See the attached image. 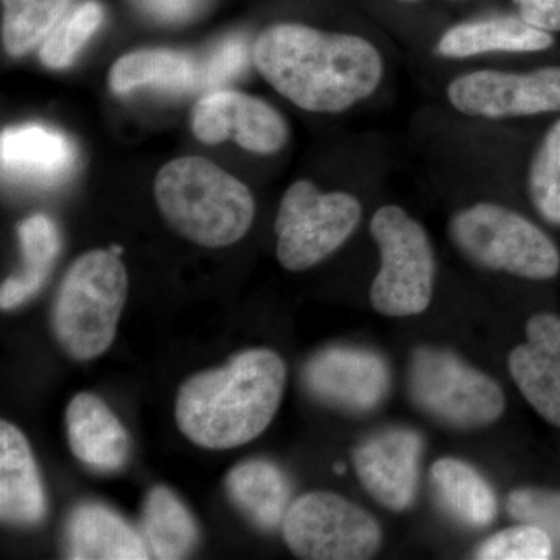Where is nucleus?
I'll return each mask as SVG.
<instances>
[{"label": "nucleus", "mask_w": 560, "mask_h": 560, "mask_svg": "<svg viewBox=\"0 0 560 560\" xmlns=\"http://www.w3.org/2000/svg\"><path fill=\"white\" fill-rule=\"evenodd\" d=\"M253 60L282 97L316 114L342 113L366 101L385 77V58L370 39L287 22L257 36Z\"/></svg>", "instance_id": "1"}, {"label": "nucleus", "mask_w": 560, "mask_h": 560, "mask_svg": "<svg viewBox=\"0 0 560 560\" xmlns=\"http://www.w3.org/2000/svg\"><path fill=\"white\" fill-rule=\"evenodd\" d=\"M287 368L270 349L237 353L220 370L194 375L176 397V423L195 445L228 451L259 438L275 419Z\"/></svg>", "instance_id": "2"}, {"label": "nucleus", "mask_w": 560, "mask_h": 560, "mask_svg": "<svg viewBox=\"0 0 560 560\" xmlns=\"http://www.w3.org/2000/svg\"><path fill=\"white\" fill-rule=\"evenodd\" d=\"M154 198L173 230L206 248L241 241L256 215L248 187L200 156L165 164L154 179Z\"/></svg>", "instance_id": "3"}, {"label": "nucleus", "mask_w": 560, "mask_h": 560, "mask_svg": "<svg viewBox=\"0 0 560 560\" xmlns=\"http://www.w3.org/2000/svg\"><path fill=\"white\" fill-rule=\"evenodd\" d=\"M127 294V270L113 250H90L70 265L51 307V329L70 359H97L109 349Z\"/></svg>", "instance_id": "4"}, {"label": "nucleus", "mask_w": 560, "mask_h": 560, "mask_svg": "<svg viewBox=\"0 0 560 560\" xmlns=\"http://www.w3.org/2000/svg\"><path fill=\"white\" fill-rule=\"evenodd\" d=\"M452 241L482 268L518 278L548 280L560 271V250L533 221L497 202L459 210L451 221Z\"/></svg>", "instance_id": "5"}, {"label": "nucleus", "mask_w": 560, "mask_h": 560, "mask_svg": "<svg viewBox=\"0 0 560 560\" xmlns=\"http://www.w3.org/2000/svg\"><path fill=\"white\" fill-rule=\"evenodd\" d=\"M371 234L381 250V270L371 287L372 307L396 318L425 312L436 271L425 228L400 206L386 205L372 215Z\"/></svg>", "instance_id": "6"}, {"label": "nucleus", "mask_w": 560, "mask_h": 560, "mask_svg": "<svg viewBox=\"0 0 560 560\" xmlns=\"http://www.w3.org/2000/svg\"><path fill=\"white\" fill-rule=\"evenodd\" d=\"M363 208L348 191H323L312 180L291 184L280 200L275 231L279 264L304 271L335 253L359 228Z\"/></svg>", "instance_id": "7"}, {"label": "nucleus", "mask_w": 560, "mask_h": 560, "mask_svg": "<svg viewBox=\"0 0 560 560\" xmlns=\"http://www.w3.org/2000/svg\"><path fill=\"white\" fill-rule=\"evenodd\" d=\"M282 533L290 550L307 560L370 559L382 541L381 526L368 512L331 492L293 501Z\"/></svg>", "instance_id": "8"}, {"label": "nucleus", "mask_w": 560, "mask_h": 560, "mask_svg": "<svg viewBox=\"0 0 560 560\" xmlns=\"http://www.w3.org/2000/svg\"><path fill=\"white\" fill-rule=\"evenodd\" d=\"M410 386L422 410L459 429L489 425L504 411L499 383L445 350L420 349L415 353Z\"/></svg>", "instance_id": "9"}, {"label": "nucleus", "mask_w": 560, "mask_h": 560, "mask_svg": "<svg viewBox=\"0 0 560 560\" xmlns=\"http://www.w3.org/2000/svg\"><path fill=\"white\" fill-rule=\"evenodd\" d=\"M447 101L467 117L510 120L560 113V66L511 72L478 69L448 83Z\"/></svg>", "instance_id": "10"}, {"label": "nucleus", "mask_w": 560, "mask_h": 560, "mask_svg": "<svg viewBox=\"0 0 560 560\" xmlns=\"http://www.w3.org/2000/svg\"><path fill=\"white\" fill-rule=\"evenodd\" d=\"M191 131L206 145L234 140L257 154H275L289 140V125L267 102L237 91H212L195 105Z\"/></svg>", "instance_id": "11"}, {"label": "nucleus", "mask_w": 560, "mask_h": 560, "mask_svg": "<svg viewBox=\"0 0 560 560\" xmlns=\"http://www.w3.org/2000/svg\"><path fill=\"white\" fill-rule=\"evenodd\" d=\"M313 396L348 411L377 407L389 389V371L377 353L355 348H329L316 353L304 370Z\"/></svg>", "instance_id": "12"}, {"label": "nucleus", "mask_w": 560, "mask_h": 560, "mask_svg": "<svg viewBox=\"0 0 560 560\" xmlns=\"http://www.w3.org/2000/svg\"><path fill=\"white\" fill-rule=\"evenodd\" d=\"M422 440L416 431L393 429L375 434L353 453L364 489L390 511L410 508L418 490Z\"/></svg>", "instance_id": "13"}, {"label": "nucleus", "mask_w": 560, "mask_h": 560, "mask_svg": "<svg viewBox=\"0 0 560 560\" xmlns=\"http://www.w3.org/2000/svg\"><path fill=\"white\" fill-rule=\"evenodd\" d=\"M109 88L124 95L139 88L175 94L210 91L208 54L205 57L173 49H142L124 55L109 70Z\"/></svg>", "instance_id": "14"}, {"label": "nucleus", "mask_w": 560, "mask_h": 560, "mask_svg": "<svg viewBox=\"0 0 560 560\" xmlns=\"http://www.w3.org/2000/svg\"><path fill=\"white\" fill-rule=\"evenodd\" d=\"M70 451L84 466L97 471H119L130 458V436L105 401L80 393L66 410Z\"/></svg>", "instance_id": "15"}, {"label": "nucleus", "mask_w": 560, "mask_h": 560, "mask_svg": "<svg viewBox=\"0 0 560 560\" xmlns=\"http://www.w3.org/2000/svg\"><path fill=\"white\" fill-rule=\"evenodd\" d=\"M73 161L69 139L40 125H22L0 136L2 176L10 183L51 186L68 175Z\"/></svg>", "instance_id": "16"}, {"label": "nucleus", "mask_w": 560, "mask_h": 560, "mask_svg": "<svg viewBox=\"0 0 560 560\" xmlns=\"http://www.w3.org/2000/svg\"><path fill=\"white\" fill-rule=\"evenodd\" d=\"M66 558L73 560L150 559L142 534L117 512L98 503L73 508L65 528Z\"/></svg>", "instance_id": "17"}, {"label": "nucleus", "mask_w": 560, "mask_h": 560, "mask_svg": "<svg viewBox=\"0 0 560 560\" xmlns=\"http://www.w3.org/2000/svg\"><path fill=\"white\" fill-rule=\"evenodd\" d=\"M47 511L46 490L27 438L13 423H0V517L33 526Z\"/></svg>", "instance_id": "18"}, {"label": "nucleus", "mask_w": 560, "mask_h": 560, "mask_svg": "<svg viewBox=\"0 0 560 560\" xmlns=\"http://www.w3.org/2000/svg\"><path fill=\"white\" fill-rule=\"evenodd\" d=\"M552 33L518 18H488L453 25L442 33L436 54L445 60H470L485 55H528L551 49Z\"/></svg>", "instance_id": "19"}, {"label": "nucleus", "mask_w": 560, "mask_h": 560, "mask_svg": "<svg viewBox=\"0 0 560 560\" xmlns=\"http://www.w3.org/2000/svg\"><path fill=\"white\" fill-rule=\"evenodd\" d=\"M234 506L257 528H279L290 508L291 486L278 466L265 459L238 464L226 478Z\"/></svg>", "instance_id": "20"}, {"label": "nucleus", "mask_w": 560, "mask_h": 560, "mask_svg": "<svg viewBox=\"0 0 560 560\" xmlns=\"http://www.w3.org/2000/svg\"><path fill=\"white\" fill-rule=\"evenodd\" d=\"M18 237L22 250V271L2 283V311H13L35 296L49 278L60 254L61 238L57 224L43 213L22 221Z\"/></svg>", "instance_id": "21"}, {"label": "nucleus", "mask_w": 560, "mask_h": 560, "mask_svg": "<svg viewBox=\"0 0 560 560\" xmlns=\"http://www.w3.org/2000/svg\"><path fill=\"white\" fill-rule=\"evenodd\" d=\"M142 536L153 558L175 560L195 550L200 530L186 504L171 489L158 486L143 504Z\"/></svg>", "instance_id": "22"}, {"label": "nucleus", "mask_w": 560, "mask_h": 560, "mask_svg": "<svg viewBox=\"0 0 560 560\" xmlns=\"http://www.w3.org/2000/svg\"><path fill=\"white\" fill-rule=\"evenodd\" d=\"M431 481L442 504L464 525L485 528L495 521V492L469 464L453 458L436 460Z\"/></svg>", "instance_id": "23"}, {"label": "nucleus", "mask_w": 560, "mask_h": 560, "mask_svg": "<svg viewBox=\"0 0 560 560\" xmlns=\"http://www.w3.org/2000/svg\"><path fill=\"white\" fill-rule=\"evenodd\" d=\"M72 0H2V43L22 57L47 39L68 14Z\"/></svg>", "instance_id": "24"}, {"label": "nucleus", "mask_w": 560, "mask_h": 560, "mask_svg": "<svg viewBox=\"0 0 560 560\" xmlns=\"http://www.w3.org/2000/svg\"><path fill=\"white\" fill-rule=\"evenodd\" d=\"M510 371L530 407L560 429V360L523 345L512 350Z\"/></svg>", "instance_id": "25"}, {"label": "nucleus", "mask_w": 560, "mask_h": 560, "mask_svg": "<svg viewBox=\"0 0 560 560\" xmlns=\"http://www.w3.org/2000/svg\"><path fill=\"white\" fill-rule=\"evenodd\" d=\"M526 189L541 219L560 226V117L534 150L526 173Z\"/></svg>", "instance_id": "26"}, {"label": "nucleus", "mask_w": 560, "mask_h": 560, "mask_svg": "<svg viewBox=\"0 0 560 560\" xmlns=\"http://www.w3.org/2000/svg\"><path fill=\"white\" fill-rule=\"evenodd\" d=\"M105 10L97 0H84L68 11L40 46L39 57L50 69L69 68L101 27Z\"/></svg>", "instance_id": "27"}, {"label": "nucleus", "mask_w": 560, "mask_h": 560, "mask_svg": "<svg viewBox=\"0 0 560 560\" xmlns=\"http://www.w3.org/2000/svg\"><path fill=\"white\" fill-rule=\"evenodd\" d=\"M552 555L551 537L539 526L523 523L490 537L478 548L481 560H545Z\"/></svg>", "instance_id": "28"}, {"label": "nucleus", "mask_w": 560, "mask_h": 560, "mask_svg": "<svg viewBox=\"0 0 560 560\" xmlns=\"http://www.w3.org/2000/svg\"><path fill=\"white\" fill-rule=\"evenodd\" d=\"M515 521L539 526L552 541L560 544V493L539 489H518L508 500Z\"/></svg>", "instance_id": "29"}, {"label": "nucleus", "mask_w": 560, "mask_h": 560, "mask_svg": "<svg viewBox=\"0 0 560 560\" xmlns=\"http://www.w3.org/2000/svg\"><path fill=\"white\" fill-rule=\"evenodd\" d=\"M530 348L544 355L560 360V318L551 313H539L526 324Z\"/></svg>", "instance_id": "30"}, {"label": "nucleus", "mask_w": 560, "mask_h": 560, "mask_svg": "<svg viewBox=\"0 0 560 560\" xmlns=\"http://www.w3.org/2000/svg\"><path fill=\"white\" fill-rule=\"evenodd\" d=\"M518 16L533 27L548 33L560 32V0H514Z\"/></svg>", "instance_id": "31"}, {"label": "nucleus", "mask_w": 560, "mask_h": 560, "mask_svg": "<svg viewBox=\"0 0 560 560\" xmlns=\"http://www.w3.org/2000/svg\"><path fill=\"white\" fill-rule=\"evenodd\" d=\"M200 0H145L147 10L164 21H180L194 13Z\"/></svg>", "instance_id": "32"}, {"label": "nucleus", "mask_w": 560, "mask_h": 560, "mask_svg": "<svg viewBox=\"0 0 560 560\" xmlns=\"http://www.w3.org/2000/svg\"><path fill=\"white\" fill-rule=\"evenodd\" d=\"M345 466H342V464H337V466H335V471H337V474H342V471H345Z\"/></svg>", "instance_id": "33"}, {"label": "nucleus", "mask_w": 560, "mask_h": 560, "mask_svg": "<svg viewBox=\"0 0 560 560\" xmlns=\"http://www.w3.org/2000/svg\"><path fill=\"white\" fill-rule=\"evenodd\" d=\"M405 2H411V0H405Z\"/></svg>", "instance_id": "34"}]
</instances>
